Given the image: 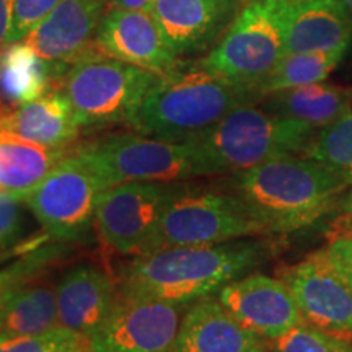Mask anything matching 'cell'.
Returning a JSON list of instances; mask_svg holds the SVG:
<instances>
[{
	"label": "cell",
	"mask_w": 352,
	"mask_h": 352,
	"mask_svg": "<svg viewBox=\"0 0 352 352\" xmlns=\"http://www.w3.org/2000/svg\"><path fill=\"white\" fill-rule=\"evenodd\" d=\"M64 74L25 41L8 44L0 50V100L13 107L32 103L51 91Z\"/></svg>",
	"instance_id": "cell-22"
},
{
	"label": "cell",
	"mask_w": 352,
	"mask_h": 352,
	"mask_svg": "<svg viewBox=\"0 0 352 352\" xmlns=\"http://www.w3.org/2000/svg\"><path fill=\"white\" fill-rule=\"evenodd\" d=\"M267 352H271V351H267Z\"/></svg>",
	"instance_id": "cell-40"
},
{
	"label": "cell",
	"mask_w": 352,
	"mask_h": 352,
	"mask_svg": "<svg viewBox=\"0 0 352 352\" xmlns=\"http://www.w3.org/2000/svg\"><path fill=\"white\" fill-rule=\"evenodd\" d=\"M267 111L321 129L352 109V90L328 82H316L266 95Z\"/></svg>",
	"instance_id": "cell-23"
},
{
	"label": "cell",
	"mask_w": 352,
	"mask_h": 352,
	"mask_svg": "<svg viewBox=\"0 0 352 352\" xmlns=\"http://www.w3.org/2000/svg\"><path fill=\"white\" fill-rule=\"evenodd\" d=\"M184 182H126L109 186L96 209L101 240L116 253L144 252L173 202L188 191Z\"/></svg>",
	"instance_id": "cell-10"
},
{
	"label": "cell",
	"mask_w": 352,
	"mask_h": 352,
	"mask_svg": "<svg viewBox=\"0 0 352 352\" xmlns=\"http://www.w3.org/2000/svg\"><path fill=\"white\" fill-rule=\"evenodd\" d=\"M266 252L263 243L248 240L142 253L122 276V294L188 305L210 297L253 270Z\"/></svg>",
	"instance_id": "cell-2"
},
{
	"label": "cell",
	"mask_w": 352,
	"mask_h": 352,
	"mask_svg": "<svg viewBox=\"0 0 352 352\" xmlns=\"http://www.w3.org/2000/svg\"><path fill=\"white\" fill-rule=\"evenodd\" d=\"M87 338L57 327L52 331L39 336L0 338V352H65L83 344Z\"/></svg>",
	"instance_id": "cell-29"
},
{
	"label": "cell",
	"mask_w": 352,
	"mask_h": 352,
	"mask_svg": "<svg viewBox=\"0 0 352 352\" xmlns=\"http://www.w3.org/2000/svg\"><path fill=\"white\" fill-rule=\"evenodd\" d=\"M323 250L352 287V239H329Z\"/></svg>",
	"instance_id": "cell-32"
},
{
	"label": "cell",
	"mask_w": 352,
	"mask_h": 352,
	"mask_svg": "<svg viewBox=\"0 0 352 352\" xmlns=\"http://www.w3.org/2000/svg\"><path fill=\"white\" fill-rule=\"evenodd\" d=\"M258 235L266 232L236 195L188 189L166 210L142 253L171 246L217 245Z\"/></svg>",
	"instance_id": "cell-9"
},
{
	"label": "cell",
	"mask_w": 352,
	"mask_h": 352,
	"mask_svg": "<svg viewBox=\"0 0 352 352\" xmlns=\"http://www.w3.org/2000/svg\"><path fill=\"white\" fill-rule=\"evenodd\" d=\"M217 300L246 329L266 342L305 321L289 285L266 274L232 280L219 290Z\"/></svg>",
	"instance_id": "cell-13"
},
{
	"label": "cell",
	"mask_w": 352,
	"mask_h": 352,
	"mask_svg": "<svg viewBox=\"0 0 352 352\" xmlns=\"http://www.w3.org/2000/svg\"><path fill=\"white\" fill-rule=\"evenodd\" d=\"M267 342L246 329L214 298L195 302L183 315L173 352H267Z\"/></svg>",
	"instance_id": "cell-19"
},
{
	"label": "cell",
	"mask_w": 352,
	"mask_h": 352,
	"mask_svg": "<svg viewBox=\"0 0 352 352\" xmlns=\"http://www.w3.org/2000/svg\"><path fill=\"white\" fill-rule=\"evenodd\" d=\"M107 189L104 179L78 147L25 197V204L52 240L78 241L95 226L96 209Z\"/></svg>",
	"instance_id": "cell-7"
},
{
	"label": "cell",
	"mask_w": 352,
	"mask_h": 352,
	"mask_svg": "<svg viewBox=\"0 0 352 352\" xmlns=\"http://www.w3.org/2000/svg\"><path fill=\"white\" fill-rule=\"evenodd\" d=\"M56 256V250L52 248H41L34 250L33 253L26 254L20 261L10 264V266L0 270V334H2V323L3 314H6L7 303L10 300L12 294L15 292L16 287L32 279L47 266Z\"/></svg>",
	"instance_id": "cell-28"
},
{
	"label": "cell",
	"mask_w": 352,
	"mask_h": 352,
	"mask_svg": "<svg viewBox=\"0 0 352 352\" xmlns=\"http://www.w3.org/2000/svg\"><path fill=\"white\" fill-rule=\"evenodd\" d=\"M108 8H118V10H140L151 13L155 0H107Z\"/></svg>",
	"instance_id": "cell-35"
},
{
	"label": "cell",
	"mask_w": 352,
	"mask_h": 352,
	"mask_svg": "<svg viewBox=\"0 0 352 352\" xmlns=\"http://www.w3.org/2000/svg\"><path fill=\"white\" fill-rule=\"evenodd\" d=\"M284 54L283 0H245L223 36L199 60L215 76L258 94Z\"/></svg>",
	"instance_id": "cell-6"
},
{
	"label": "cell",
	"mask_w": 352,
	"mask_h": 352,
	"mask_svg": "<svg viewBox=\"0 0 352 352\" xmlns=\"http://www.w3.org/2000/svg\"><path fill=\"white\" fill-rule=\"evenodd\" d=\"M3 109H6V104H3V103H2V100H0V114H2Z\"/></svg>",
	"instance_id": "cell-39"
},
{
	"label": "cell",
	"mask_w": 352,
	"mask_h": 352,
	"mask_svg": "<svg viewBox=\"0 0 352 352\" xmlns=\"http://www.w3.org/2000/svg\"><path fill=\"white\" fill-rule=\"evenodd\" d=\"M351 184L308 157L290 153L236 173L235 195L267 233L314 226L334 208Z\"/></svg>",
	"instance_id": "cell-1"
},
{
	"label": "cell",
	"mask_w": 352,
	"mask_h": 352,
	"mask_svg": "<svg viewBox=\"0 0 352 352\" xmlns=\"http://www.w3.org/2000/svg\"><path fill=\"white\" fill-rule=\"evenodd\" d=\"M57 327L60 324L56 285L34 276L12 294L3 314L0 338L39 336Z\"/></svg>",
	"instance_id": "cell-24"
},
{
	"label": "cell",
	"mask_w": 352,
	"mask_h": 352,
	"mask_svg": "<svg viewBox=\"0 0 352 352\" xmlns=\"http://www.w3.org/2000/svg\"><path fill=\"white\" fill-rule=\"evenodd\" d=\"M108 10L107 0H60L25 43L64 72L91 52L98 26Z\"/></svg>",
	"instance_id": "cell-15"
},
{
	"label": "cell",
	"mask_w": 352,
	"mask_h": 352,
	"mask_svg": "<svg viewBox=\"0 0 352 352\" xmlns=\"http://www.w3.org/2000/svg\"><path fill=\"white\" fill-rule=\"evenodd\" d=\"M346 51L331 52H294L284 54L272 72L258 88L259 96L289 90L310 83L324 82L340 65Z\"/></svg>",
	"instance_id": "cell-25"
},
{
	"label": "cell",
	"mask_w": 352,
	"mask_h": 352,
	"mask_svg": "<svg viewBox=\"0 0 352 352\" xmlns=\"http://www.w3.org/2000/svg\"><path fill=\"white\" fill-rule=\"evenodd\" d=\"M303 155L324 165L352 186V109L316 131Z\"/></svg>",
	"instance_id": "cell-26"
},
{
	"label": "cell",
	"mask_w": 352,
	"mask_h": 352,
	"mask_svg": "<svg viewBox=\"0 0 352 352\" xmlns=\"http://www.w3.org/2000/svg\"><path fill=\"white\" fill-rule=\"evenodd\" d=\"M56 294L59 324L83 338L103 323L118 300L113 277L91 263L65 271L57 280Z\"/></svg>",
	"instance_id": "cell-17"
},
{
	"label": "cell",
	"mask_w": 352,
	"mask_h": 352,
	"mask_svg": "<svg viewBox=\"0 0 352 352\" xmlns=\"http://www.w3.org/2000/svg\"><path fill=\"white\" fill-rule=\"evenodd\" d=\"M107 186L126 182H186L208 176L188 140L168 142L142 134H113L80 147Z\"/></svg>",
	"instance_id": "cell-8"
},
{
	"label": "cell",
	"mask_w": 352,
	"mask_h": 352,
	"mask_svg": "<svg viewBox=\"0 0 352 352\" xmlns=\"http://www.w3.org/2000/svg\"><path fill=\"white\" fill-rule=\"evenodd\" d=\"M316 129L267 109L243 104L188 139L206 175L241 173L272 158L303 153Z\"/></svg>",
	"instance_id": "cell-4"
},
{
	"label": "cell",
	"mask_w": 352,
	"mask_h": 352,
	"mask_svg": "<svg viewBox=\"0 0 352 352\" xmlns=\"http://www.w3.org/2000/svg\"><path fill=\"white\" fill-rule=\"evenodd\" d=\"M162 74L101 52H91L70 67L59 82L80 127L129 124Z\"/></svg>",
	"instance_id": "cell-5"
},
{
	"label": "cell",
	"mask_w": 352,
	"mask_h": 352,
	"mask_svg": "<svg viewBox=\"0 0 352 352\" xmlns=\"http://www.w3.org/2000/svg\"><path fill=\"white\" fill-rule=\"evenodd\" d=\"M65 352H94V351L90 349V346H88V340H87L83 344L74 347V349H70V351H65Z\"/></svg>",
	"instance_id": "cell-37"
},
{
	"label": "cell",
	"mask_w": 352,
	"mask_h": 352,
	"mask_svg": "<svg viewBox=\"0 0 352 352\" xmlns=\"http://www.w3.org/2000/svg\"><path fill=\"white\" fill-rule=\"evenodd\" d=\"M0 50H2V47H0Z\"/></svg>",
	"instance_id": "cell-41"
},
{
	"label": "cell",
	"mask_w": 352,
	"mask_h": 352,
	"mask_svg": "<svg viewBox=\"0 0 352 352\" xmlns=\"http://www.w3.org/2000/svg\"><path fill=\"white\" fill-rule=\"evenodd\" d=\"M184 305L121 294L87 338L94 352H173Z\"/></svg>",
	"instance_id": "cell-11"
},
{
	"label": "cell",
	"mask_w": 352,
	"mask_h": 352,
	"mask_svg": "<svg viewBox=\"0 0 352 352\" xmlns=\"http://www.w3.org/2000/svg\"><path fill=\"white\" fill-rule=\"evenodd\" d=\"M285 54L347 51L351 13L338 0H283Z\"/></svg>",
	"instance_id": "cell-18"
},
{
	"label": "cell",
	"mask_w": 352,
	"mask_h": 352,
	"mask_svg": "<svg viewBox=\"0 0 352 352\" xmlns=\"http://www.w3.org/2000/svg\"><path fill=\"white\" fill-rule=\"evenodd\" d=\"M0 129L47 147L69 148L82 127L65 95L52 88L32 103L3 109L0 114Z\"/></svg>",
	"instance_id": "cell-20"
},
{
	"label": "cell",
	"mask_w": 352,
	"mask_h": 352,
	"mask_svg": "<svg viewBox=\"0 0 352 352\" xmlns=\"http://www.w3.org/2000/svg\"><path fill=\"white\" fill-rule=\"evenodd\" d=\"M13 2L15 0H0V47L6 46L7 34L10 32Z\"/></svg>",
	"instance_id": "cell-34"
},
{
	"label": "cell",
	"mask_w": 352,
	"mask_h": 352,
	"mask_svg": "<svg viewBox=\"0 0 352 352\" xmlns=\"http://www.w3.org/2000/svg\"><path fill=\"white\" fill-rule=\"evenodd\" d=\"M329 239H352V215L342 214L331 223L328 232Z\"/></svg>",
	"instance_id": "cell-33"
},
{
	"label": "cell",
	"mask_w": 352,
	"mask_h": 352,
	"mask_svg": "<svg viewBox=\"0 0 352 352\" xmlns=\"http://www.w3.org/2000/svg\"><path fill=\"white\" fill-rule=\"evenodd\" d=\"M338 2H340V3H341V6H342V7H344V8H346V10H347V12H349V13H351V15H352V0H338Z\"/></svg>",
	"instance_id": "cell-38"
},
{
	"label": "cell",
	"mask_w": 352,
	"mask_h": 352,
	"mask_svg": "<svg viewBox=\"0 0 352 352\" xmlns=\"http://www.w3.org/2000/svg\"><path fill=\"white\" fill-rule=\"evenodd\" d=\"M267 346L271 352H352V338L323 331L303 321Z\"/></svg>",
	"instance_id": "cell-27"
},
{
	"label": "cell",
	"mask_w": 352,
	"mask_h": 352,
	"mask_svg": "<svg viewBox=\"0 0 352 352\" xmlns=\"http://www.w3.org/2000/svg\"><path fill=\"white\" fill-rule=\"evenodd\" d=\"M261 98L250 88L215 76L199 59H182L162 74L129 126L147 138L184 142L209 129L232 109Z\"/></svg>",
	"instance_id": "cell-3"
},
{
	"label": "cell",
	"mask_w": 352,
	"mask_h": 352,
	"mask_svg": "<svg viewBox=\"0 0 352 352\" xmlns=\"http://www.w3.org/2000/svg\"><path fill=\"white\" fill-rule=\"evenodd\" d=\"M95 46L101 54L158 74L168 72L182 60L165 43L148 12L108 8L96 32Z\"/></svg>",
	"instance_id": "cell-16"
},
{
	"label": "cell",
	"mask_w": 352,
	"mask_h": 352,
	"mask_svg": "<svg viewBox=\"0 0 352 352\" xmlns=\"http://www.w3.org/2000/svg\"><path fill=\"white\" fill-rule=\"evenodd\" d=\"M245 0H155L151 15L176 57L210 51Z\"/></svg>",
	"instance_id": "cell-14"
},
{
	"label": "cell",
	"mask_w": 352,
	"mask_h": 352,
	"mask_svg": "<svg viewBox=\"0 0 352 352\" xmlns=\"http://www.w3.org/2000/svg\"><path fill=\"white\" fill-rule=\"evenodd\" d=\"M340 209L342 214H351L352 215V186L344 192V196L341 197Z\"/></svg>",
	"instance_id": "cell-36"
},
{
	"label": "cell",
	"mask_w": 352,
	"mask_h": 352,
	"mask_svg": "<svg viewBox=\"0 0 352 352\" xmlns=\"http://www.w3.org/2000/svg\"><path fill=\"white\" fill-rule=\"evenodd\" d=\"M303 320L338 336L352 338V287L323 248L280 271Z\"/></svg>",
	"instance_id": "cell-12"
},
{
	"label": "cell",
	"mask_w": 352,
	"mask_h": 352,
	"mask_svg": "<svg viewBox=\"0 0 352 352\" xmlns=\"http://www.w3.org/2000/svg\"><path fill=\"white\" fill-rule=\"evenodd\" d=\"M25 208L23 197L0 191V253L19 243L30 230Z\"/></svg>",
	"instance_id": "cell-30"
},
{
	"label": "cell",
	"mask_w": 352,
	"mask_h": 352,
	"mask_svg": "<svg viewBox=\"0 0 352 352\" xmlns=\"http://www.w3.org/2000/svg\"><path fill=\"white\" fill-rule=\"evenodd\" d=\"M69 152L0 129V191L25 199Z\"/></svg>",
	"instance_id": "cell-21"
},
{
	"label": "cell",
	"mask_w": 352,
	"mask_h": 352,
	"mask_svg": "<svg viewBox=\"0 0 352 352\" xmlns=\"http://www.w3.org/2000/svg\"><path fill=\"white\" fill-rule=\"evenodd\" d=\"M60 0H15L10 32L7 34L6 46L20 43L46 19Z\"/></svg>",
	"instance_id": "cell-31"
}]
</instances>
